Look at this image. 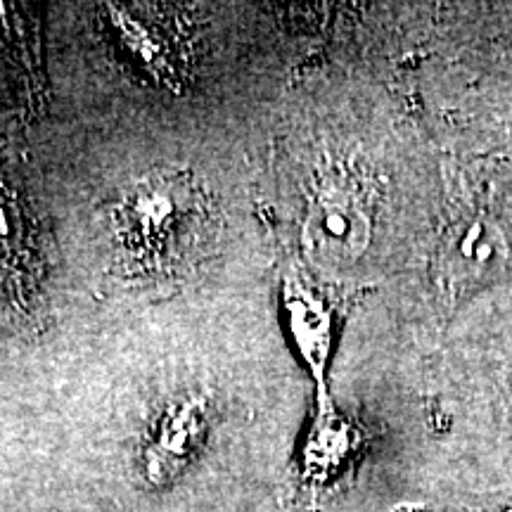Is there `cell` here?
I'll return each mask as SVG.
<instances>
[{
  "mask_svg": "<svg viewBox=\"0 0 512 512\" xmlns=\"http://www.w3.org/2000/svg\"><path fill=\"white\" fill-rule=\"evenodd\" d=\"M508 512H512V508H510V510H508Z\"/></svg>",
  "mask_w": 512,
  "mask_h": 512,
  "instance_id": "30bf717a",
  "label": "cell"
},
{
  "mask_svg": "<svg viewBox=\"0 0 512 512\" xmlns=\"http://www.w3.org/2000/svg\"><path fill=\"white\" fill-rule=\"evenodd\" d=\"M48 273L46 230L0 155V323L17 335L48 328Z\"/></svg>",
  "mask_w": 512,
  "mask_h": 512,
  "instance_id": "3957f363",
  "label": "cell"
},
{
  "mask_svg": "<svg viewBox=\"0 0 512 512\" xmlns=\"http://www.w3.org/2000/svg\"><path fill=\"white\" fill-rule=\"evenodd\" d=\"M0 57L15 69L29 107L41 110L46 102V79L41 69L38 27L27 5L0 3Z\"/></svg>",
  "mask_w": 512,
  "mask_h": 512,
  "instance_id": "9c48e42d",
  "label": "cell"
},
{
  "mask_svg": "<svg viewBox=\"0 0 512 512\" xmlns=\"http://www.w3.org/2000/svg\"><path fill=\"white\" fill-rule=\"evenodd\" d=\"M209 408L204 394H185L164 408L143 453L145 475L152 484H166L181 475L207 434Z\"/></svg>",
  "mask_w": 512,
  "mask_h": 512,
  "instance_id": "ba28073f",
  "label": "cell"
},
{
  "mask_svg": "<svg viewBox=\"0 0 512 512\" xmlns=\"http://www.w3.org/2000/svg\"><path fill=\"white\" fill-rule=\"evenodd\" d=\"M110 278L119 290L166 297L200 275L219 254V202L200 178L159 169L133 178L107 207Z\"/></svg>",
  "mask_w": 512,
  "mask_h": 512,
  "instance_id": "6da1fadb",
  "label": "cell"
},
{
  "mask_svg": "<svg viewBox=\"0 0 512 512\" xmlns=\"http://www.w3.org/2000/svg\"><path fill=\"white\" fill-rule=\"evenodd\" d=\"M510 235L494 204L470 188L451 192L432 259V283L439 304L453 311L479 290L508 273Z\"/></svg>",
  "mask_w": 512,
  "mask_h": 512,
  "instance_id": "7a4b0ae2",
  "label": "cell"
},
{
  "mask_svg": "<svg viewBox=\"0 0 512 512\" xmlns=\"http://www.w3.org/2000/svg\"><path fill=\"white\" fill-rule=\"evenodd\" d=\"M98 17L126 67L150 86L183 95L195 83L200 36L183 5L107 3Z\"/></svg>",
  "mask_w": 512,
  "mask_h": 512,
  "instance_id": "277c9868",
  "label": "cell"
},
{
  "mask_svg": "<svg viewBox=\"0 0 512 512\" xmlns=\"http://www.w3.org/2000/svg\"><path fill=\"white\" fill-rule=\"evenodd\" d=\"M375 188L354 166H330L311 185L304 209L302 245L318 271L356 264L373 238Z\"/></svg>",
  "mask_w": 512,
  "mask_h": 512,
  "instance_id": "5b68a950",
  "label": "cell"
},
{
  "mask_svg": "<svg viewBox=\"0 0 512 512\" xmlns=\"http://www.w3.org/2000/svg\"><path fill=\"white\" fill-rule=\"evenodd\" d=\"M354 292L323 280L302 261L280 268V309L299 361L316 387H328V370L339 328L347 316Z\"/></svg>",
  "mask_w": 512,
  "mask_h": 512,
  "instance_id": "8992f818",
  "label": "cell"
},
{
  "mask_svg": "<svg viewBox=\"0 0 512 512\" xmlns=\"http://www.w3.org/2000/svg\"><path fill=\"white\" fill-rule=\"evenodd\" d=\"M370 444L361 422L349 418L328 387H316V406L299 453V486L318 501L325 491L349 477Z\"/></svg>",
  "mask_w": 512,
  "mask_h": 512,
  "instance_id": "52a82bcc",
  "label": "cell"
}]
</instances>
